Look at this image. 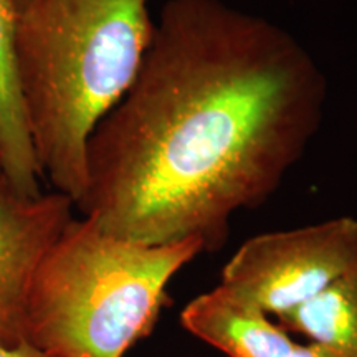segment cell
Masks as SVG:
<instances>
[{
    "mask_svg": "<svg viewBox=\"0 0 357 357\" xmlns=\"http://www.w3.org/2000/svg\"><path fill=\"white\" fill-rule=\"evenodd\" d=\"M328 83L287 29L223 0H167L141 70L88 141L75 205L106 234L217 252L324 118Z\"/></svg>",
    "mask_w": 357,
    "mask_h": 357,
    "instance_id": "obj_1",
    "label": "cell"
},
{
    "mask_svg": "<svg viewBox=\"0 0 357 357\" xmlns=\"http://www.w3.org/2000/svg\"><path fill=\"white\" fill-rule=\"evenodd\" d=\"M154 32L149 0H35L17 13V73L40 172L77 205L88 141L131 88Z\"/></svg>",
    "mask_w": 357,
    "mask_h": 357,
    "instance_id": "obj_2",
    "label": "cell"
},
{
    "mask_svg": "<svg viewBox=\"0 0 357 357\" xmlns=\"http://www.w3.org/2000/svg\"><path fill=\"white\" fill-rule=\"evenodd\" d=\"M204 252L199 240L144 245L73 217L33 276L25 341L50 357H124L153 333L174 276Z\"/></svg>",
    "mask_w": 357,
    "mask_h": 357,
    "instance_id": "obj_3",
    "label": "cell"
},
{
    "mask_svg": "<svg viewBox=\"0 0 357 357\" xmlns=\"http://www.w3.org/2000/svg\"><path fill=\"white\" fill-rule=\"evenodd\" d=\"M357 263V220L336 217L248 238L222 268L218 287L275 316L312 300Z\"/></svg>",
    "mask_w": 357,
    "mask_h": 357,
    "instance_id": "obj_4",
    "label": "cell"
},
{
    "mask_svg": "<svg viewBox=\"0 0 357 357\" xmlns=\"http://www.w3.org/2000/svg\"><path fill=\"white\" fill-rule=\"evenodd\" d=\"M60 192L22 195L0 177V346L25 341L30 287L43 257L73 218Z\"/></svg>",
    "mask_w": 357,
    "mask_h": 357,
    "instance_id": "obj_5",
    "label": "cell"
},
{
    "mask_svg": "<svg viewBox=\"0 0 357 357\" xmlns=\"http://www.w3.org/2000/svg\"><path fill=\"white\" fill-rule=\"evenodd\" d=\"M181 323L187 333L227 357H288L296 346L278 321L222 287L187 303Z\"/></svg>",
    "mask_w": 357,
    "mask_h": 357,
    "instance_id": "obj_6",
    "label": "cell"
},
{
    "mask_svg": "<svg viewBox=\"0 0 357 357\" xmlns=\"http://www.w3.org/2000/svg\"><path fill=\"white\" fill-rule=\"evenodd\" d=\"M17 10L0 0V160L3 176L22 195L42 194L43 181L26 126L17 73Z\"/></svg>",
    "mask_w": 357,
    "mask_h": 357,
    "instance_id": "obj_7",
    "label": "cell"
},
{
    "mask_svg": "<svg viewBox=\"0 0 357 357\" xmlns=\"http://www.w3.org/2000/svg\"><path fill=\"white\" fill-rule=\"evenodd\" d=\"M276 321L289 334H300L342 357H357V263L312 300Z\"/></svg>",
    "mask_w": 357,
    "mask_h": 357,
    "instance_id": "obj_8",
    "label": "cell"
},
{
    "mask_svg": "<svg viewBox=\"0 0 357 357\" xmlns=\"http://www.w3.org/2000/svg\"><path fill=\"white\" fill-rule=\"evenodd\" d=\"M288 357H342V356L337 354L336 351L329 349V347L306 341V344H300V342H296V346L293 347V351L289 352Z\"/></svg>",
    "mask_w": 357,
    "mask_h": 357,
    "instance_id": "obj_9",
    "label": "cell"
},
{
    "mask_svg": "<svg viewBox=\"0 0 357 357\" xmlns=\"http://www.w3.org/2000/svg\"><path fill=\"white\" fill-rule=\"evenodd\" d=\"M0 357H50L30 342H20L17 346H0Z\"/></svg>",
    "mask_w": 357,
    "mask_h": 357,
    "instance_id": "obj_10",
    "label": "cell"
},
{
    "mask_svg": "<svg viewBox=\"0 0 357 357\" xmlns=\"http://www.w3.org/2000/svg\"><path fill=\"white\" fill-rule=\"evenodd\" d=\"M33 2L35 0H13V6H15L17 13H20V12H24L26 7L32 6Z\"/></svg>",
    "mask_w": 357,
    "mask_h": 357,
    "instance_id": "obj_11",
    "label": "cell"
},
{
    "mask_svg": "<svg viewBox=\"0 0 357 357\" xmlns=\"http://www.w3.org/2000/svg\"><path fill=\"white\" fill-rule=\"evenodd\" d=\"M0 177H6V176H3V169H2V160H0Z\"/></svg>",
    "mask_w": 357,
    "mask_h": 357,
    "instance_id": "obj_12",
    "label": "cell"
}]
</instances>
